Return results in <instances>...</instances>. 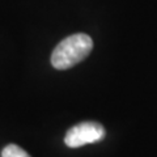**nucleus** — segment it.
Here are the masks:
<instances>
[{
	"instance_id": "obj_1",
	"label": "nucleus",
	"mask_w": 157,
	"mask_h": 157,
	"mask_svg": "<svg viewBox=\"0 0 157 157\" xmlns=\"http://www.w3.org/2000/svg\"><path fill=\"white\" fill-rule=\"evenodd\" d=\"M93 48L92 38L84 33L67 37L54 48L51 64L56 70H68L89 55Z\"/></svg>"
},
{
	"instance_id": "obj_2",
	"label": "nucleus",
	"mask_w": 157,
	"mask_h": 157,
	"mask_svg": "<svg viewBox=\"0 0 157 157\" xmlns=\"http://www.w3.org/2000/svg\"><path fill=\"white\" fill-rule=\"evenodd\" d=\"M104 126L97 122H82L67 131L64 143L70 148H78L85 144L97 143L105 137Z\"/></svg>"
},
{
	"instance_id": "obj_3",
	"label": "nucleus",
	"mask_w": 157,
	"mask_h": 157,
	"mask_svg": "<svg viewBox=\"0 0 157 157\" xmlns=\"http://www.w3.org/2000/svg\"><path fill=\"white\" fill-rule=\"evenodd\" d=\"M2 157H30L21 147L16 144H9L2 152Z\"/></svg>"
}]
</instances>
